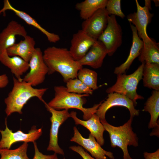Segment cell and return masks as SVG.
I'll use <instances>...</instances> for the list:
<instances>
[{
    "label": "cell",
    "mask_w": 159,
    "mask_h": 159,
    "mask_svg": "<svg viewBox=\"0 0 159 159\" xmlns=\"http://www.w3.org/2000/svg\"><path fill=\"white\" fill-rule=\"evenodd\" d=\"M43 57L49 69L48 74L59 72L65 82L70 79L77 78L78 72L83 68L67 48L48 47L44 51Z\"/></svg>",
    "instance_id": "obj_1"
},
{
    "label": "cell",
    "mask_w": 159,
    "mask_h": 159,
    "mask_svg": "<svg viewBox=\"0 0 159 159\" xmlns=\"http://www.w3.org/2000/svg\"><path fill=\"white\" fill-rule=\"evenodd\" d=\"M13 87L8 96L5 99V111L7 116L15 112L22 114L24 105L31 98L37 97L43 102V97L48 88H34L23 79L18 80L13 76Z\"/></svg>",
    "instance_id": "obj_2"
},
{
    "label": "cell",
    "mask_w": 159,
    "mask_h": 159,
    "mask_svg": "<svg viewBox=\"0 0 159 159\" xmlns=\"http://www.w3.org/2000/svg\"><path fill=\"white\" fill-rule=\"evenodd\" d=\"M54 90V97L47 103L49 106L57 110L71 108L78 109L83 113V119L85 120L90 119L96 113L102 102L91 107L86 108L83 106L87 102L85 97L90 95L68 92L66 87L63 86H55Z\"/></svg>",
    "instance_id": "obj_3"
},
{
    "label": "cell",
    "mask_w": 159,
    "mask_h": 159,
    "mask_svg": "<svg viewBox=\"0 0 159 159\" xmlns=\"http://www.w3.org/2000/svg\"><path fill=\"white\" fill-rule=\"evenodd\" d=\"M133 118L130 117L125 123L118 127L110 124L106 120H100L105 130L109 134L111 146L112 148L117 146L122 149L123 159H132L129 153L128 146L137 147L138 145V138L133 131L132 127Z\"/></svg>",
    "instance_id": "obj_4"
},
{
    "label": "cell",
    "mask_w": 159,
    "mask_h": 159,
    "mask_svg": "<svg viewBox=\"0 0 159 159\" xmlns=\"http://www.w3.org/2000/svg\"><path fill=\"white\" fill-rule=\"evenodd\" d=\"M145 63L141 64L132 74H117V80L115 84L108 88L106 92L108 94L115 92L124 95L127 97L133 102L135 106L137 100L144 99L143 97L137 92L138 85L143 79V68Z\"/></svg>",
    "instance_id": "obj_5"
},
{
    "label": "cell",
    "mask_w": 159,
    "mask_h": 159,
    "mask_svg": "<svg viewBox=\"0 0 159 159\" xmlns=\"http://www.w3.org/2000/svg\"><path fill=\"white\" fill-rule=\"evenodd\" d=\"M122 34L121 27L115 16L109 15L107 26L97 40L103 44L108 56H112L121 46Z\"/></svg>",
    "instance_id": "obj_6"
},
{
    "label": "cell",
    "mask_w": 159,
    "mask_h": 159,
    "mask_svg": "<svg viewBox=\"0 0 159 159\" xmlns=\"http://www.w3.org/2000/svg\"><path fill=\"white\" fill-rule=\"evenodd\" d=\"M47 110L52 114L50 120L51 122L50 131V139L48 151H52L54 153L62 155H64L63 150L58 144V134L60 126L68 118L70 117V113L68 109L62 110H56L49 106L44 101L43 102Z\"/></svg>",
    "instance_id": "obj_7"
},
{
    "label": "cell",
    "mask_w": 159,
    "mask_h": 159,
    "mask_svg": "<svg viewBox=\"0 0 159 159\" xmlns=\"http://www.w3.org/2000/svg\"><path fill=\"white\" fill-rule=\"evenodd\" d=\"M6 127L4 130L0 129L1 138L0 140V149H10L12 145L19 142L27 143L34 142L42 135V128L37 129L36 126H32L28 133H24L21 130L13 132L8 127L6 119H5Z\"/></svg>",
    "instance_id": "obj_8"
},
{
    "label": "cell",
    "mask_w": 159,
    "mask_h": 159,
    "mask_svg": "<svg viewBox=\"0 0 159 159\" xmlns=\"http://www.w3.org/2000/svg\"><path fill=\"white\" fill-rule=\"evenodd\" d=\"M29 63V71L23 80L33 87L42 83L48 74L49 69L44 60L43 53L39 48H36Z\"/></svg>",
    "instance_id": "obj_9"
},
{
    "label": "cell",
    "mask_w": 159,
    "mask_h": 159,
    "mask_svg": "<svg viewBox=\"0 0 159 159\" xmlns=\"http://www.w3.org/2000/svg\"><path fill=\"white\" fill-rule=\"evenodd\" d=\"M137 11L130 13L127 16L130 23L136 28L138 35L143 42V44L151 42L153 39L149 37L147 32V27L150 23L153 14L150 12V9L147 6H141L137 0H135Z\"/></svg>",
    "instance_id": "obj_10"
},
{
    "label": "cell",
    "mask_w": 159,
    "mask_h": 159,
    "mask_svg": "<svg viewBox=\"0 0 159 159\" xmlns=\"http://www.w3.org/2000/svg\"><path fill=\"white\" fill-rule=\"evenodd\" d=\"M109 16L105 8L100 9L84 21L81 30L91 38L97 40L107 26Z\"/></svg>",
    "instance_id": "obj_11"
},
{
    "label": "cell",
    "mask_w": 159,
    "mask_h": 159,
    "mask_svg": "<svg viewBox=\"0 0 159 159\" xmlns=\"http://www.w3.org/2000/svg\"><path fill=\"white\" fill-rule=\"evenodd\" d=\"M115 106H121L129 110L130 117L138 116L139 110L135 109L132 102L127 97L123 95L113 92L108 94L106 100L102 102L95 114L99 117L100 121L105 120V114L110 108Z\"/></svg>",
    "instance_id": "obj_12"
},
{
    "label": "cell",
    "mask_w": 159,
    "mask_h": 159,
    "mask_svg": "<svg viewBox=\"0 0 159 159\" xmlns=\"http://www.w3.org/2000/svg\"><path fill=\"white\" fill-rule=\"evenodd\" d=\"M74 135L70 141L75 142L88 151L92 156L97 159H114L113 153L103 149L90 133L88 138H84L76 127H73Z\"/></svg>",
    "instance_id": "obj_13"
},
{
    "label": "cell",
    "mask_w": 159,
    "mask_h": 159,
    "mask_svg": "<svg viewBox=\"0 0 159 159\" xmlns=\"http://www.w3.org/2000/svg\"><path fill=\"white\" fill-rule=\"evenodd\" d=\"M27 35L23 26L16 21H11L0 33V54L16 43V36L24 37Z\"/></svg>",
    "instance_id": "obj_14"
},
{
    "label": "cell",
    "mask_w": 159,
    "mask_h": 159,
    "mask_svg": "<svg viewBox=\"0 0 159 159\" xmlns=\"http://www.w3.org/2000/svg\"><path fill=\"white\" fill-rule=\"evenodd\" d=\"M96 41L81 29L74 34L69 50L73 58L77 61L82 59Z\"/></svg>",
    "instance_id": "obj_15"
},
{
    "label": "cell",
    "mask_w": 159,
    "mask_h": 159,
    "mask_svg": "<svg viewBox=\"0 0 159 159\" xmlns=\"http://www.w3.org/2000/svg\"><path fill=\"white\" fill-rule=\"evenodd\" d=\"M3 8L0 10V15L3 13L6 15V11L9 10L13 11L19 17L23 20L27 24L32 26L38 29L47 37L48 41L50 42L55 43L59 41L60 38L59 36L54 33L50 32L42 27L37 21L29 14L14 7L8 0H4Z\"/></svg>",
    "instance_id": "obj_16"
},
{
    "label": "cell",
    "mask_w": 159,
    "mask_h": 159,
    "mask_svg": "<svg viewBox=\"0 0 159 159\" xmlns=\"http://www.w3.org/2000/svg\"><path fill=\"white\" fill-rule=\"evenodd\" d=\"M107 54V51L103 44L97 40L85 56L78 61L81 66L87 65L94 69H98L102 66Z\"/></svg>",
    "instance_id": "obj_17"
},
{
    "label": "cell",
    "mask_w": 159,
    "mask_h": 159,
    "mask_svg": "<svg viewBox=\"0 0 159 159\" xmlns=\"http://www.w3.org/2000/svg\"><path fill=\"white\" fill-rule=\"evenodd\" d=\"M70 115V117L73 119L76 125H80L86 128L101 146L104 145L105 140L103 133L105 130L100 122L99 117L95 113L93 115L90 119L86 120H81L78 118L76 112L72 111Z\"/></svg>",
    "instance_id": "obj_18"
},
{
    "label": "cell",
    "mask_w": 159,
    "mask_h": 159,
    "mask_svg": "<svg viewBox=\"0 0 159 159\" xmlns=\"http://www.w3.org/2000/svg\"><path fill=\"white\" fill-rule=\"evenodd\" d=\"M24 38V40L15 44L6 50L9 56H19L29 62L35 50L36 42L34 38L29 35Z\"/></svg>",
    "instance_id": "obj_19"
},
{
    "label": "cell",
    "mask_w": 159,
    "mask_h": 159,
    "mask_svg": "<svg viewBox=\"0 0 159 159\" xmlns=\"http://www.w3.org/2000/svg\"><path fill=\"white\" fill-rule=\"evenodd\" d=\"M130 23L132 32V44L129 55L126 61L118 67L115 68V74H124L129 68L134 60L138 57L143 46L142 40L139 37L135 27Z\"/></svg>",
    "instance_id": "obj_20"
},
{
    "label": "cell",
    "mask_w": 159,
    "mask_h": 159,
    "mask_svg": "<svg viewBox=\"0 0 159 159\" xmlns=\"http://www.w3.org/2000/svg\"><path fill=\"white\" fill-rule=\"evenodd\" d=\"M0 61L10 69L12 73L18 80L22 79L21 76L29 69V62L19 56H9L6 50L0 54Z\"/></svg>",
    "instance_id": "obj_21"
},
{
    "label": "cell",
    "mask_w": 159,
    "mask_h": 159,
    "mask_svg": "<svg viewBox=\"0 0 159 159\" xmlns=\"http://www.w3.org/2000/svg\"><path fill=\"white\" fill-rule=\"evenodd\" d=\"M143 86L159 91V64L146 63L143 73Z\"/></svg>",
    "instance_id": "obj_22"
},
{
    "label": "cell",
    "mask_w": 159,
    "mask_h": 159,
    "mask_svg": "<svg viewBox=\"0 0 159 159\" xmlns=\"http://www.w3.org/2000/svg\"><path fill=\"white\" fill-rule=\"evenodd\" d=\"M107 0H85L77 3L75 8L79 11L80 18L85 20L98 9L105 8Z\"/></svg>",
    "instance_id": "obj_23"
},
{
    "label": "cell",
    "mask_w": 159,
    "mask_h": 159,
    "mask_svg": "<svg viewBox=\"0 0 159 159\" xmlns=\"http://www.w3.org/2000/svg\"><path fill=\"white\" fill-rule=\"evenodd\" d=\"M144 110L149 112L150 119L148 124L149 128L159 126L158 119L159 116V91L154 90L148 99L144 106Z\"/></svg>",
    "instance_id": "obj_24"
},
{
    "label": "cell",
    "mask_w": 159,
    "mask_h": 159,
    "mask_svg": "<svg viewBox=\"0 0 159 159\" xmlns=\"http://www.w3.org/2000/svg\"><path fill=\"white\" fill-rule=\"evenodd\" d=\"M159 45L153 39L150 43L143 44L138 59L142 63H156L159 64Z\"/></svg>",
    "instance_id": "obj_25"
},
{
    "label": "cell",
    "mask_w": 159,
    "mask_h": 159,
    "mask_svg": "<svg viewBox=\"0 0 159 159\" xmlns=\"http://www.w3.org/2000/svg\"><path fill=\"white\" fill-rule=\"evenodd\" d=\"M28 146L27 143H24L15 149H0V159H30L27 154Z\"/></svg>",
    "instance_id": "obj_26"
},
{
    "label": "cell",
    "mask_w": 159,
    "mask_h": 159,
    "mask_svg": "<svg viewBox=\"0 0 159 159\" xmlns=\"http://www.w3.org/2000/svg\"><path fill=\"white\" fill-rule=\"evenodd\" d=\"M77 77L93 90L99 88L97 85V74L95 71L82 68L78 72Z\"/></svg>",
    "instance_id": "obj_27"
},
{
    "label": "cell",
    "mask_w": 159,
    "mask_h": 159,
    "mask_svg": "<svg viewBox=\"0 0 159 159\" xmlns=\"http://www.w3.org/2000/svg\"><path fill=\"white\" fill-rule=\"evenodd\" d=\"M66 83V88L68 92L79 94H87L90 95L92 94L93 90L78 78L70 79Z\"/></svg>",
    "instance_id": "obj_28"
},
{
    "label": "cell",
    "mask_w": 159,
    "mask_h": 159,
    "mask_svg": "<svg viewBox=\"0 0 159 159\" xmlns=\"http://www.w3.org/2000/svg\"><path fill=\"white\" fill-rule=\"evenodd\" d=\"M120 0H108L105 7L109 15L118 16L123 19L125 15L122 12Z\"/></svg>",
    "instance_id": "obj_29"
},
{
    "label": "cell",
    "mask_w": 159,
    "mask_h": 159,
    "mask_svg": "<svg viewBox=\"0 0 159 159\" xmlns=\"http://www.w3.org/2000/svg\"><path fill=\"white\" fill-rule=\"evenodd\" d=\"M69 148L79 154L83 159H97L91 157L80 146H72Z\"/></svg>",
    "instance_id": "obj_30"
},
{
    "label": "cell",
    "mask_w": 159,
    "mask_h": 159,
    "mask_svg": "<svg viewBox=\"0 0 159 159\" xmlns=\"http://www.w3.org/2000/svg\"><path fill=\"white\" fill-rule=\"evenodd\" d=\"M34 149V154L32 159H49L52 158L54 155H45L40 152L37 146L36 143L34 141L33 142Z\"/></svg>",
    "instance_id": "obj_31"
},
{
    "label": "cell",
    "mask_w": 159,
    "mask_h": 159,
    "mask_svg": "<svg viewBox=\"0 0 159 159\" xmlns=\"http://www.w3.org/2000/svg\"><path fill=\"white\" fill-rule=\"evenodd\" d=\"M143 155L145 159H159V149L152 153L145 152Z\"/></svg>",
    "instance_id": "obj_32"
},
{
    "label": "cell",
    "mask_w": 159,
    "mask_h": 159,
    "mask_svg": "<svg viewBox=\"0 0 159 159\" xmlns=\"http://www.w3.org/2000/svg\"><path fill=\"white\" fill-rule=\"evenodd\" d=\"M9 83L8 77L6 74L0 75V88L6 87Z\"/></svg>",
    "instance_id": "obj_33"
},
{
    "label": "cell",
    "mask_w": 159,
    "mask_h": 159,
    "mask_svg": "<svg viewBox=\"0 0 159 159\" xmlns=\"http://www.w3.org/2000/svg\"><path fill=\"white\" fill-rule=\"evenodd\" d=\"M145 6L148 7L150 10L151 9V1L150 0H145Z\"/></svg>",
    "instance_id": "obj_34"
},
{
    "label": "cell",
    "mask_w": 159,
    "mask_h": 159,
    "mask_svg": "<svg viewBox=\"0 0 159 159\" xmlns=\"http://www.w3.org/2000/svg\"><path fill=\"white\" fill-rule=\"evenodd\" d=\"M155 4V6H159V0H154L153 1Z\"/></svg>",
    "instance_id": "obj_35"
},
{
    "label": "cell",
    "mask_w": 159,
    "mask_h": 159,
    "mask_svg": "<svg viewBox=\"0 0 159 159\" xmlns=\"http://www.w3.org/2000/svg\"><path fill=\"white\" fill-rule=\"evenodd\" d=\"M53 155H54L53 156L52 158H49V159H59V158H58L56 154L54 153V154Z\"/></svg>",
    "instance_id": "obj_36"
},
{
    "label": "cell",
    "mask_w": 159,
    "mask_h": 159,
    "mask_svg": "<svg viewBox=\"0 0 159 159\" xmlns=\"http://www.w3.org/2000/svg\"><path fill=\"white\" fill-rule=\"evenodd\" d=\"M63 159H66L64 158Z\"/></svg>",
    "instance_id": "obj_37"
}]
</instances>
